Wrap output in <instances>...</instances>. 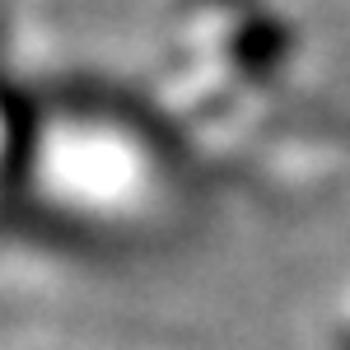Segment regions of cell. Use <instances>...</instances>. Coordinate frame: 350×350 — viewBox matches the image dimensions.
<instances>
[{"label":"cell","mask_w":350,"mask_h":350,"mask_svg":"<svg viewBox=\"0 0 350 350\" xmlns=\"http://www.w3.org/2000/svg\"><path fill=\"white\" fill-rule=\"evenodd\" d=\"M336 350H350V332H346V336H341V346H336Z\"/></svg>","instance_id":"obj_1"}]
</instances>
